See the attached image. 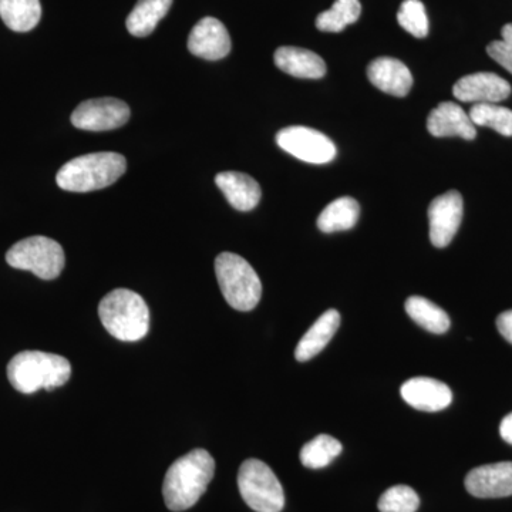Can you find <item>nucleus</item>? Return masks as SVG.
Returning <instances> with one entry per match:
<instances>
[{
	"label": "nucleus",
	"instance_id": "obj_1",
	"mask_svg": "<svg viewBox=\"0 0 512 512\" xmlns=\"http://www.w3.org/2000/svg\"><path fill=\"white\" fill-rule=\"evenodd\" d=\"M215 474V461L207 450L197 448L171 464L165 474L163 495L168 510H190L207 491Z\"/></svg>",
	"mask_w": 512,
	"mask_h": 512
},
{
	"label": "nucleus",
	"instance_id": "obj_2",
	"mask_svg": "<svg viewBox=\"0 0 512 512\" xmlns=\"http://www.w3.org/2000/svg\"><path fill=\"white\" fill-rule=\"evenodd\" d=\"M70 376L72 365L66 357L39 350L20 352L8 365L10 384L23 394L56 389L69 382Z\"/></svg>",
	"mask_w": 512,
	"mask_h": 512
},
{
	"label": "nucleus",
	"instance_id": "obj_3",
	"mask_svg": "<svg viewBox=\"0 0 512 512\" xmlns=\"http://www.w3.org/2000/svg\"><path fill=\"white\" fill-rule=\"evenodd\" d=\"M99 316L104 328L121 342H138L150 329V309L138 293L114 289L101 299Z\"/></svg>",
	"mask_w": 512,
	"mask_h": 512
},
{
	"label": "nucleus",
	"instance_id": "obj_4",
	"mask_svg": "<svg viewBox=\"0 0 512 512\" xmlns=\"http://www.w3.org/2000/svg\"><path fill=\"white\" fill-rule=\"evenodd\" d=\"M126 158L117 153H94L73 158L56 175L64 191L90 192L110 187L126 173Z\"/></svg>",
	"mask_w": 512,
	"mask_h": 512
},
{
	"label": "nucleus",
	"instance_id": "obj_5",
	"mask_svg": "<svg viewBox=\"0 0 512 512\" xmlns=\"http://www.w3.org/2000/svg\"><path fill=\"white\" fill-rule=\"evenodd\" d=\"M215 274L222 295L231 308L239 312H249L261 301V279L242 256L222 252L215 259Z\"/></svg>",
	"mask_w": 512,
	"mask_h": 512
},
{
	"label": "nucleus",
	"instance_id": "obj_6",
	"mask_svg": "<svg viewBox=\"0 0 512 512\" xmlns=\"http://www.w3.org/2000/svg\"><path fill=\"white\" fill-rule=\"evenodd\" d=\"M238 488L245 503L256 512L284 510V488L264 461L249 458L242 463L238 473Z\"/></svg>",
	"mask_w": 512,
	"mask_h": 512
},
{
	"label": "nucleus",
	"instance_id": "obj_7",
	"mask_svg": "<svg viewBox=\"0 0 512 512\" xmlns=\"http://www.w3.org/2000/svg\"><path fill=\"white\" fill-rule=\"evenodd\" d=\"M12 268L35 274L37 278L52 281L62 274L66 256L62 245L47 237H29L13 245L6 254Z\"/></svg>",
	"mask_w": 512,
	"mask_h": 512
},
{
	"label": "nucleus",
	"instance_id": "obj_8",
	"mask_svg": "<svg viewBox=\"0 0 512 512\" xmlns=\"http://www.w3.org/2000/svg\"><path fill=\"white\" fill-rule=\"evenodd\" d=\"M276 143L286 153L309 164H328L335 160L338 153L328 136L303 126L286 127L279 131Z\"/></svg>",
	"mask_w": 512,
	"mask_h": 512
},
{
	"label": "nucleus",
	"instance_id": "obj_9",
	"mask_svg": "<svg viewBox=\"0 0 512 512\" xmlns=\"http://www.w3.org/2000/svg\"><path fill=\"white\" fill-rule=\"evenodd\" d=\"M130 120V107L119 99L83 101L72 114V124L79 130L109 131L123 127Z\"/></svg>",
	"mask_w": 512,
	"mask_h": 512
},
{
	"label": "nucleus",
	"instance_id": "obj_10",
	"mask_svg": "<svg viewBox=\"0 0 512 512\" xmlns=\"http://www.w3.org/2000/svg\"><path fill=\"white\" fill-rule=\"evenodd\" d=\"M464 202L458 191L444 192L429 207L430 241L436 248H446L456 237L463 221Z\"/></svg>",
	"mask_w": 512,
	"mask_h": 512
},
{
	"label": "nucleus",
	"instance_id": "obj_11",
	"mask_svg": "<svg viewBox=\"0 0 512 512\" xmlns=\"http://www.w3.org/2000/svg\"><path fill=\"white\" fill-rule=\"evenodd\" d=\"M511 84L494 73H474L461 77L453 87L457 100L464 103L497 104L510 97Z\"/></svg>",
	"mask_w": 512,
	"mask_h": 512
},
{
	"label": "nucleus",
	"instance_id": "obj_12",
	"mask_svg": "<svg viewBox=\"0 0 512 512\" xmlns=\"http://www.w3.org/2000/svg\"><path fill=\"white\" fill-rule=\"evenodd\" d=\"M188 50L201 59L221 60L231 52V37L220 20L204 18L191 30Z\"/></svg>",
	"mask_w": 512,
	"mask_h": 512
},
{
	"label": "nucleus",
	"instance_id": "obj_13",
	"mask_svg": "<svg viewBox=\"0 0 512 512\" xmlns=\"http://www.w3.org/2000/svg\"><path fill=\"white\" fill-rule=\"evenodd\" d=\"M468 493L477 498H504L512 495V463L487 464L474 468L466 477Z\"/></svg>",
	"mask_w": 512,
	"mask_h": 512
},
{
	"label": "nucleus",
	"instance_id": "obj_14",
	"mask_svg": "<svg viewBox=\"0 0 512 512\" xmlns=\"http://www.w3.org/2000/svg\"><path fill=\"white\" fill-rule=\"evenodd\" d=\"M404 402L421 412H440L453 402V393L447 384L431 377H413L400 389Z\"/></svg>",
	"mask_w": 512,
	"mask_h": 512
},
{
	"label": "nucleus",
	"instance_id": "obj_15",
	"mask_svg": "<svg viewBox=\"0 0 512 512\" xmlns=\"http://www.w3.org/2000/svg\"><path fill=\"white\" fill-rule=\"evenodd\" d=\"M427 130L434 137H461L474 140L477 136L476 126L468 113L453 101H443L431 111L427 119Z\"/></svg>",
	"mask_w": 512,
	"mask_h": 512
},
{
	"label": "nucleus",
	"instance_id": "obj_16",
	"mask_svg": "<svg viewBox=\"0 0 512 512\" xmlns=\"http://www.w3.org/2000/svg\"><path fill=\"white\" fill-rule=\"evenodd\" d=\"M370 82L383 93L404 97L413 86V76L409 67L393 57H379L367 67Z\"/></svg>",
	"mask_w": 512,
	"mask_h": 512
},
{
	"label": "nucleus",
	"instance_id": "obj_17",
	"mask_svg": "<svg viewBox=\"0 0 512 512\" xmlns=\"http://www.w3.org/2000/svg\"><path fill=\"white\" fill-rule=\"evenodd\" d=\"M215 183L235 210H254L262 197L261 187L251 175L238 171H225L215 177Z\"/></svg>",
	"mask_w": 512,
	"mask_h": 512
},
{
	"label": "nucleus",
	"instance_id": "obj_18",
	"mask_svg": "<svg viewBox=\"0 0 512 512\" xmlns=\"http://www.w3.org/2000/svg\"><path fill=\"white\" fill-rule=\"evenodd\" d=\"M274 60L279 70L298 79H322L326 74L325 60L301 47H279Z\"/></svg>",
	"mask_w": 512,
	"mask_h": 512
},
{
	"label": "nucleus",
	"instance_id": "obj_19",
	"mask_svg": "<svg viewBox=\"0 0 512 512\" xmlns=\"http://www.w3.org/2000/svg\"><path fill=\"white\" fill-rule=\"evenodd\" d=\"M340 326V313L329 309L309 328L295 349L298 362H308L328 346Z\"/></svg>",
	"mask_w": 512,
	"mask_h": 512
},
{
	"label": "nucleus",
	"instance_id": "obj_20",
	"mask_svg": "<svg viewBox=\"0 0 512 512\" xmlns=\"http://www.w3.org/2000/svg\"><path fill=\"white\" fill-rule=\"evenodd\" d=\"M173 0H138L127 18V30L136 37H146L154 32L158 22L167 15Z\"/></svg>",
	"mask_w": 512,
	"mask_h": 512
},
{
	"label": "nucleus",
	"instance_id": "obj_21",
	"mask_svg": "<svg viewBox=\"0 0 512 512\" xmlns=\"http://www.w3.org/2000/svg\"><path fill=\"white\" fill-rule=\"evenodd\" d=\"M0 18L13 32H30L42 18V5L40 0H0Z\"/></svg>",
	"mask_w": 512,
	"mask_h": 512
},
{
	"label": "nucleus",
	"instance_id": "obj_22",
	"mask_svg": "<svg viewBox=\"0 0 512 512\" xmlns=\"http://www.w3.org/2000/svg\"><path fill=\"white\" fill-rule=\"evenodd\" d=\"M359 215V202L350 197H342L330 202L328 207L320 212L318 227L325 234L348 231V229L355 227Z\"/></svg>",
	"mask_w": 512,
	"mask_h": 512
},
{
	"label": "nucleus",
	"instance_id": "obj_23",
	"mask_svg": "<svg viewBox=\"0 0 512 512\" xmlns=\"http://www.w3.org/2000/svg\"><path fill=\"white\" fill-rule=\"evenodd\" d=\"M406 312L410 319L427 332L443 335L450 329V316L447 312L423 296H410L406 301Z\"/></svg>",
	"mask_w": 512,
	"mask_h": 512
},
{
	"label": "nucleus",
	"instance_id": "obj_24",
	"mask_svg": "<svg viewBox=\"0 0 512 512\" xmlns=\"http://www.w3.org/2000/svg\"><path fill=\"white\" fill-rule=\"evenodd\" d=\"M362 13L359 0H336L332 8L316 18V28L322 32L339 33L357 22Z\"/></svg>",
	"mask_w": 512,
	"mask_h": 512
},
{
	"label": "nucleus",
	"instance_id": "obj_25",
	"mask_svg": "<svg viewBox=\"0 0 512 512\" xmlns=\"http://www.w3.org/2000/svg\"><path fill=\"white\" fill-rule=\"evenodd\" d=\"M342 451L343 446L335 437L319 434L302 447L301 461L303 466L319 470V468L328 467Z\"/></svg>",
	"mask_w": 512,
	"mask_h": 512
},
{
	"label": "nucleus",
	"instance_id": "obj_26",
	"mask_svg": "<svg viewBox=\"0 0 512 512\" xmlns=\"http://www.w3.org/2000/svg\"><path fill=\"white\" fill-rule=\"evenodd\" d=\"M468 116L474 126L490 127L501 136L512 137V110L507 107L493 103L474 104Z\"/></svg>",
	"mask_w": 512,
	"mask_h": 512
},
{
	"label": "nucleus",
	"instance_id": "obj_27",
	"mask_svg": "<svg viewBox=\"0 0 512 512\" xmlns=\"http://www.w3.org/2000/svg\"><path fill=\"white\" fill-rule=\"evenodd\" d=\"M397 22L417 39L429 35V18L420 0H404L397 13Z\"/></svg>",
	"mask_w": 512,
	"mask_h": 512
},
{
	"label": "nucleus",
	"instance_id": "obj_28",
	"mask_svg": "<svg viewBox=\"0 0 512 512\" xmlns=\"http://www.w3.org/2000/svg\"><path fill=\"white\" fill-rule=\"evenodd\" d=\"M377 507L380 512H416L420 507V498L413 488L394 485L384 491Z\"/></svg>",
	"mask_w": 512,
	"mask_h": 512
},
{
	"label": "nucleus",
	"instance_id": "obj_29",
	"mask_svg": "<svg viewBox=\"0 0 512 512\" xmlns=\"http://www.w3.org/2000/svg\"><path fill=\"white\" fill-rule=\"evenodd\" d=\"M487 53L491 59L504 67L512 74V47L504 43L503 40H495L487 46Z\"/></svg>",
	"mask_w": 512,
	"mask_h": 512
},
{
	"label": "nucleus",
	"instance_id": "obj_30",
	"mask_svg": "<svg viewBox=\"0 0 512 512\" xmlns=\"http://www.w3.org/2000/svg\"><path fill=\"white\" fill-rule=\"evenodd\" d=\"M498 332L512 345V311L501 313L497 318Z\"/></svg>",
	"mask_w": 512,
	"mask_h": 512
},
{
	"label": "nucleus",
	"instance_id": "obj_31",
	"mask_svg": "<svg viewBox=\"0 0 512 512\" xmlns=\"http://www.w3.org/2000/svg\"><path fill=\"white\" fill-rule=\"evenodd\" d=\"M500 434L504 441L512 444V413L505 416L503 421H501Z\"/></svg>",
	"mask_w": 512,
	"mask_h": 512
},
{
	"label": "nucleus",
	"instance_id": "obj_32",
	"mask_svg": "<svg viewBox=\"0 0 512 512\" xmlns=\"http://www.w3.org/2000/svg\"><path fill=\"white\" fill-rule=\"evenodd\" d=\"M501 36H503V42L512 47V23L504 26L501 30Z\"/></svg>",
	"mask_w": 512,
	"mask_h": 512
}]
</instances>
